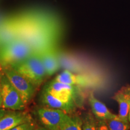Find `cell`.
<instances>
[{
	"label": "cell",
	"instance_id": "6da1fadb",
	"mask_svg": "<svg viewBox=\"0 0 130 130\" xmlns=\"http://www.w3.org/2000/svg\"><path fill=\"white\" fill-rule=\"evenodd\" d=\"M13 17L18 39L28 43L34 52L57 47L62 35V25L53 13L28 10Z\"/></svg>",
	"mask_w": 130,
	"mask_h": 130
},
{
	"label": "cell",
	"instance_id": "7a4b0ae2",
	"mask_svg": "<svg viewBox=\"0 0 130 130\" xmlns=\"http://www.w3.org/2000/svg\"><path fill=\"white\" fill-rule=\"evenodd\" d=\"M10 66L28 79L37 88L39 87L48 77L40 57L36 52L24 60Z\"/></svg>",
	"mask_w": 130,
	"mask_h": 130
},
{
	"label": "cell",
	"instance_id": "3957f363",
	"mask_svg": "<svg viewBox=\"0 0 130 130\" xmlns=\"http://www.w3.org/2000/svg\"><path fill=\"white\" fill-rule=\"evenodd\" d=\"M33 50L25 41L18 39L0 47V62L3 68L21 61L30 56Z\"/></svg>",
	"mask_w": 130,
	"mask_h": 130
},
{
	"label": "cell",
	"instance_id": "277c9868",
	"mask_svg": "<svg viewBox=\"0 0 130 130\" xmlns=\"http://www.w3.org/2000/svg\"><path fill=\"white\" fill-rule=\"evenodd\" d=\"M3 72L18 92L25 105H28L35 96L37 87L10 66L3 68Z\"/></svg>",
	"mask_w": 130,
	"mask_h": 130
},
{
	"label": "cell",
	"instance_id": "5b68a950",
	"mask_svg": "<svg viewBox=\"0 0 130 130\" xmlns=\"http://www.w3.org/2000/svg\"><path fill=\"white\" fill-rule=\"evenodd\" d=\"M1 85L3 98L2 108L9 110H25L27 105L18 92L3 72L1 77Z\"/></svg>",
	"mask_w": 130,
	"mask_h": 130
},
{
	"label": "cell",
	"instance_id": "8992f818",
	"mask_svg": "<svg viewBox=\"0 0 130 130\" xmlns=\"http://www.w3.org/2000/svg\"><path fill=\"white\" fill-rule=\"evenodd\" d=\"M36 113L40 122L48 130H58L68 114L61 110L45 106L37 108Z\"/></svg>",
	"mask_w": 130,
	"mask_h": 130
},
{
	"label": "cell",
	"instance_id": "52a82bcc",
	"mask_svg": "<svg viewBox=\"0 0 130 130\" xmlns=\"http://www.w3.org/2000/svg\"><path fill=\"white\" fill-rule=\"evenodd\" d=\"M79 87L52 80L45 86L44 89L57 98L64 102H75L78 95Z\"/></svg>",
	"mask_w": 130,
	"mask_h": 130
},
{
	"label": "cell",
	"instance_id": "ba28073f",
	"mask_svg": "<svg viewBox=\"0 0 130 130\" xmlns=\"http://www.w3.org/2000/svg\"><path fill=\"white\" fill-rule=\"evenodd\" d=\"M32 121L28 112L19 110H9L0 120V130H11L26 122Z\"/></svg>",
	"mask_w": 130,
	"mask_h": 130
},
{
	"label": "cell",
	"instance_id": "9c48e42d",
	"mask_svg": "<svg viewBox=\"0 0 130 130\" xmlns=\"http://www.w3.org/2000/svg\"><path fill=\"white\" fill-rule=\"evenodd\" d=\"M37 53L43 63L48 77L53 75L59 70L60 64L57 47L46 49Z\"/></svg>",
	"mask_w": 130,
	"mask_h": 130
},
{
	"label": "cell",
	"instance_id": "30bf717a",
	"mask_svg": "<svg viewBox=\"0 0 130 130\" xmlns=\"http://www.w3.org/2000/svg\"><path fill=\"white\" fill-rule=\"evenodd\" d=\"M54 80L78 87H87L92 85L94 83L90 77L84 75L74 74L68 69L64 70L60 74L57 75Z\"/></svg>",
	"mask_w": 130,
	"mask_h": 130
},
{
	"label": "cell",
	"instance_id": "8fae6325",
	"mask_svg": "<svg viewBox=\"0 0 130 130\" xmlns=\"http://www.w3.org/2000/svg\"><path fill=\"white\" fill-rule=\"evenodd\" d=\"M18 39L13 16H9L0 25V47L4 46Z\"/></svg>",
	"mask_w": 130,
	"mask_h": 130
},
{
	"label": "cell",
	"instance_id": "7c38bea8",
	"mask_svg": "<svg viewBox=\"0 0 130 130\" xmlns=\"http://www.w3.org/2000/svg\"><path fill=\"white\" fill-rule=\"evenodd\" d=\"M112 98L118 104V116L125 119H128L130 110V86H123L115 93Z\"/></svg>",
	"mask_w": 130,
	"mask_h": 130
},
{
	"label": "cell",
	"instance_id": "4fadbf2b",
	"mask_svg": "<svg viewBox=\"0 0 130 130\" xmlns=\"http://www.w3.org/2000/svg\"><path fill=\"white\" fill-rule=\"evenodd\" d=\"M40 101L44 106L63 110L69 114L75 109L76 103L66 102L54 97L43 89L40 95Z\"/></svg>",
	"mask_w": 130,
	"mask_h": 130
},
{
	"label": "cell",
	"instance_id": "5bb4252c",
	"mask_svg": "<svg viewBox=\"0 0 130 130\" xmlns=\"http://www.w3.org/2000/svg\"><path fill=\"white\" fill-rule=\"evenodd\" d=\"M89 103L92 114L98 120L106 121L117 115L112 113L103 102L98 100L93 93H90L89 96Z\"/></svg>",
	"mask_w": 130,
	"mask_h": 130
},
{
	"label": "cell",
	"instance_id": "9a60e30c",
	"mask_svg": "<svg viewBox=\"0 0 130 130\" xmlns=\"http://www.w3.org/2000/svg\"><path fill=\"white\" fill-rule=\"evenodd\" d=\"M58 130H83L82 119L78 116L66 115L60 125Z\"/></svg>",
	"mask_w": 130,
	"mask_h": 130
},
{
	"label": "cell",
	"instance_id": "2e32d148",
	"mask_svg": "<svg viewBox=\"0 0 130 130\" xmlns=\"http://www.w3.org/2000/svg\"><path fill=\"white\" fill-rule=\"evenodd\" d=\"M109 130H129L130 123L128 119L121 118L117 115L116 116L105 121Z\"/></svg>",
	"mask_w": 130,
	"mask_h": 130
},
{
	"label": "cell",
	"instance_id": "e0dca14e",
	"mask_svg": "<svg viewBox=\"0 0 130 130\" xmlns=\"http://www.w3.org/2000/svg\"><path fill=\"white\" fill-rule=\"evenodd\" d=\"M83 130H98L97 122L95 116L88 113L82 119Z\"/></svg>",
	"mask_w": 130,
	"mask_h": 130
},
{
	"label": "cell",
	"instance_id": "ac0fdd59",
	"mask_svg": "<svg viewBox=\"0 0 130 130\" xmlns=\"http://www.w3.org/2000/svg\"><path fill=\"white\" fill-rule=\"evenodd\" d=\"M36 128V125L32 120V121L21 123L11 130H35Z\"/></svg>",
	"mask_w": 130,
	"mask_h": 130
},
{
	"label": "cell",
	"instance_id": "d6986e66",
	"mask_svg": "<svg viewBox=\"0 0 130 130\" xmlns=\"http://www.w3.org/2000/svg\"><path fill=\"white\" fill-rule=\"evenodd\" d=\"M98 130H109L105 121L98 120L97 122Z\"/></svg>",
	"mask_w": 130,
	"mask_h": 130
},
{
	"label": "cell",
	"instance_id": "ffe728a7",
	"mask_svg": "<svg viewBox=\"0 0 130 130\" xmlns=\"http://www.w3.org/2000/svg\"><path fill=\"white\" fill-rule=\"evenodd\" d=\"M3 72H0V108H2L3 105V98H2V93H1V77L2 75Z\"/></svg>",
	"mask_w": 130,
	"mask_h": 130
},
{
	"label": "cell",
	"instance_id": "44dd1931",
	"mask_svg": "<svg viewBox=\"0 0 130 130\" xmlns=\"http://www.w3.org/2000/svg\"><path fill=\"white\" fill-rule=\"evenodd\" d=\"M7 111L8 110L5 109V108H0V120H1V118L6 115V113H7Z\"/></svg>",
	"mask_w": 130,
	"mask_h": 130
},
{
	"label": "cell",
	"instance_id": "7402d4cb",
	"mask_svg": "<svg viewBox=\"0 0 130 130\" xmlns=\"http://www.w3.org/2000/svg\"><path fill=\"white\" fill-rule=\"evenodd\" d=\"M35 130H48L46 128H37Z\"/></svg>",
	"mask_w": 130,
	"mask_h": 130
},
{
	"label": "cell",
	"instance_id": "603a6c76",
	"mask_svg": "<svg viewBox=\"0 0 130 130\" xmlns=\"http://www.w3.org/2000/svg\"><path fill=\"white\" fill-rule=\"evenodd\" d=\"M128 121H129V122L130 123V110H129V113H128Z\"/></svg>",
	"mask_w": 130,
	"mask_h": 130
},
{
	"label": "cell",
	"instance_id": "cb8c5ba5",
	"mask_svg": "<svg viewBox=\"0 0 130 130\" xmlns=\"http://www.w3.org/2000/svg\"><path fill=\"white\" fill-rule=\"evenodd\" d=\"M3 72V66L1 65V63L0 62V72Z\"/></svg>",
	"mask_w": 130,
	"mask_h": 130
},
{
	"label": "cell",
	"instance_id": "d4e9b609",
	"mask_svg": "<svg viewBox=\"0 0 130 130\" xmlns=\"http://www.w3.org/2000/svg\"><path fill=\"white\" fill-rule=\"evenodd\" d=\"M129 130H130V129H129Z\"/></svg>",
	"mask_w": 130,
	"mask_h": 130
}]
</instances>
